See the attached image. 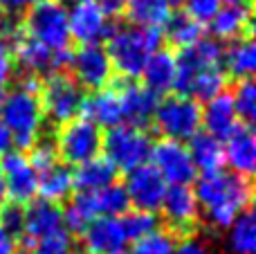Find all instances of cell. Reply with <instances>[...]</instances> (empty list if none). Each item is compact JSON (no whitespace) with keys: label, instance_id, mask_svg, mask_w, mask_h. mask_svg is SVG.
<instances>
[{"label":"cell","instance_id":"cell-30","mask_svg":"<svg viewBox=\"0 0 256 254\" xmlns=\"http://www.w3.org/2000/svg\"><path fill=\"white\" fill-rule=\"evenodd\" d=\"M61 210H63V228H66V232L70 234V236H81V232H84L94 218H99L92 192L72 196V200L68 202L66 207H61Z\"/></svg>","mask_w":256,"mask_h":254},{"label":"cell","instance_id":"cell-16","mask_svg":"<svg viewBox=\"0 0 256 254\" xmlns=\"http://www.w3.org/2000/svg\"><path fill=\"white\" fill-rule=\"evenodd\" d=\"M115 88L120 92L122 120H124V124L146 128L153 122L155 108L160 104V94H155L144 84H137L132 79H122L120 84H115Z\"/></svg>","mask_w":256,"mask_h":254},{"label":"cell","instance_id":"cell-37","mask_svg":"<svg viewBox=\"0 0 256 254\" xmlns=\"http://www.w3.org/2000/svg\"><path fill=\"white\" fill-rule=\"evenodd\" d=\"M27 160H30L32 169H34L36 174H43V171H48L50 166H54L56 162H61L58 160V153H56V144H54V133L40 135V138L32 144Z\"/></svg>","mask_w":256,"mask_h":254},{"label":"cell","instance_id":"cell-23","mask_svg":"<svg viewBox=\"0 0 256 254\" xmlns=\"http://www.w3.org/2000/svg\"><path fill=\"white\" fill-rule=\"evenodd\" d=\"M142 81L155 94L171 92L173 79H176V52L168 48H160L146 58L140 72Z\"/></svg>","mask_w":256,"mask_h":254},{"label":"cell","instance_id":"cell-26","mask_svg":"<svg viewBox=\"0 0 256 254\" xmlns=\"http://www.w3.org/2000/svg\"><path fill=\"white\" fill-rule=\"evenodd\" d=\"M189 148L191 162H194L196 171L200 176L204 174H216V171L225 169V151H222V142L216 138H212L209 133L200 130L198 135L189 140L186 144Z\"/></svg>","mask_w":256,"mask_h":254},{"label":"cell","instance_id":"cell-40","mask_svg":"<svg viewBox=\"0 0 256 254\" xmlns=\"http://www.w3.org/2000/svg\"><path fill=\"white\" fill-rule=\"evenodd\" d=\"M182 7H184L186 16L194 18L196 22H200V25L204 27L212 22V18L218 14V9L222 7V2L220 0H184Z\"/></svg>","mask_w":256,"mask_h":254},{"label":"cell","instance_id":"cell-44","mask_svg":"<svg viewBox=\"0 0 256 254\" xmlns=\"http://www.w3.org/2000/svg\"><path fill=\"white\" fill-rule=\"evenodd\" d=\"M124 2H126V0H99L104 14H106L108 18L122 16V14H124Z\"/></svg>","mask_w":256,"mask_h":254},{"label":"cell","instance_id":"cell-32","mask_svg":"<svg viewBox=\"0 0 256 254\" xmlns=\"http://www.w3.org/2000/svg\"><path fill=\"white\" fill-rule=\"evenodd\" d=\"M227 74L222 68H212V70L200 72L194 79V86H191L189 97L196 99L198 104H207L209 99L218 97L220 92H225L227 88Z\"/></svg>","mask_w":256,"mask_h":254},{"label":"cell","instance_id":"cell-2","mask_svg":"<svg viewBox=\"0 0 256 254\" xmlns=\"http://www.w3.org/2000/svg\"><path fill=\"white\" fill-rule=\"evenodd\" d=\"M40 84L36 76H20L2 92L0 104V122L12 133L14 146L18 151H30L32 144L45 133V115L40 106Z\"/></svg>","mask_w":256,"mask_h":254},{"label":"cell","instance_id":"cell-24","mask_svg":"<svg viewBox=\"0 0 256 254\" xmlns=\"http://www.w3.org/2000/svg\"><path fill=\"white\" fill-rule=\"evenodd\" d=\"M222 70H225L227 79H252L256 70V45L252 34L232 40L222 50Z\"/></svg>","mask_w":256,"mask_h":254},{"label":"cell","instance_id":"cell-21","mask_svg":"<svg viewBox=\"0 0 256 254\" xmlns=\"http://www.w3.org/2000/svg\"><path fill=\"white\" fill-rule=\"evenodd\" d=\"M216 40H236L252 34V4H222L209 22Z\"/></svg>","mask_w":256,"mask_h":254},{"label":"cell","instance_id":"cell-34","mask_svg":"<svg viewBox=\"0 0 256 254\" xmlns=\"http://www.w3.org/2000/svg\"><path fill=\"white\" fill-rule=\"evenodd\" d=\"M232 94V104H234L236 117L240 124L252 126L256 120V86L252 79H240L236 81L234 92Z\"/></svg>","mask_w":256,"mask_h":254},{"label":"cell","instance_id":"cell-41","mask_svg":"<svg viewBox=\"0 0 256 254\" xmlns=\"http://www.w3.org/2000/svg\"><path fill=\"white\" fill-rule=\"evenodd\" d=\"M14 76H16V66H14V56H12V45L0 40V92L4 88H9Z\"/></svg>","mask_w":256,"mask_h":254},{"label":"cell","instance_id":"cell-43","mask_svg":"<svg viewBox=\"0 0 256 254\" xmlns=\"http://www.w3.org/2000/svg\"><path fill=\"white\" fill-rule=\"evenodd\" d=\"M38 0H0V12H7V14H25L32 4H36Z\"/></svg>","mask_w":256,"mask_h":254},{"label":"cell","instance_id":"cell-11","mask_svg":"<svg viewBox=\"0 0 256 254\" xmlns=\"http://www.w3.org/2000/svg\"><path fill=\"white\" fill-rule=\"evenodd\" d=\"M160 212H162V218L166 223V230L176 234L178 238L194 236L200 225V210L196 202L194 189L184 187V184L166 187Z\"/></svg>","mask_w":256,"mask_h":254},{"label":"cell","instance_id":"cell-13","mask_svg":"<svg viewBox=\"0 0 256 254\" xmlns=\"http://www.w3.org/2000/svg\"><path fill=\"white\" fill-rule=\"evenodd\" d=\"M148 162L158 169V174L162 176L168 187L171 184L191 187L196 182V178H198V171H196L194 162H191L189 148L182 142H173V140L153 142Z\"/></svg>","mask_w":256,"mask_h":254},{"label":"cell","instance_id":"cell-15","mask_svg":"<svg viewBox=\"0 0 256 254\" xmlns=\"http://www.w3.org/2000/svg\"><path fill=\"white\" fill-rule=\"evenodd\" d=\"M0 176L4 180L7 189V200L27 205L36 198V184H38V174L32 169L25 151L12 148L0 158Z\"/></svg>","mask_w":256,"mask_h":254},{"label":"cell","instance_id":"cell-10","mask_svg":"<svg viewBox=\"0 0 256 254\" xmlns=\"http://www.w3.org/2000/svg\"><path fill=\"white\" fill-rule=\"evenodd\" d=\"M70 54L68 52H50L45 45L36 43L34 38L20 34L12 43V56L14 66L20 68L22 76H36L43 81L45 76L54 74V72H68V63H70Z\"/></svg>","mask_w":256,"mask_h":254},{"label":"cell","instance_id":"cell-5","mask_svg":"<svg viewBox=\"0 0 256 254\" xmlns=\"http://www.w3.org/2000/svg\"><path fill=\"white\" fill-rule=\"evenodd\" d=\"M150 124L162 140L186 144L202 130V104L182 94L160 99Z\"/></svg>","mask_w":256,"mask_h":254},{"label":"cell","instance_id":"cell-27","mask_svg":"<svg viewBox=\"0 0 256 254\" xmlns=\"http://www.w3.org/2000/svg\"><path fill=\"white\" fill-rule=\"evenodd\" d=\"M171 9L173 7L166 0H126L122 16L128 20V25L162 30L171 18Z\"/></svg>","mask_w":256,"mask_h":254},{"label":"cell","instance_id":"cell-17","mask_svg":"<svg viewBox=\"0 0 256 254\" xmlns=\"http://www.w3.org/2000/svg\"><path fill=\"white\" fill-rule=\"evenodd\" d=\"M61 232H66L61 205L43 200V198H34V200L27 202L25 220H22V236H20L27 246Z\"/></svg>","mask_w":256,"mask_h":254},{"label":"cell","instance_id":"cell-29","mask_svg":"<svg viewBox=\"0 0 256 254\" xmlns=\"http://www.w3.org/2000/svg\"><path fill=\"white\" fill-rule=\"evenodd\" d=\"M222 254H256V220L252 210H245L225 230V252Z\"/></svg>","mask_w":256,"mask_h":254},{"label":"cell","instance_id":"cell-50","mask_svg":"<svg viewBox=\"0 0 256 254\" xmlns=\"http://www.w3.org/2000/svg\"><path fill=\"white\" fill-rule=\"evenodd\" d=\"M0 104H2V92H0Z\"/></svg>","mask_w":256,"mask_h":254},{"label":"cell","instance_id":"cell-45","mask_svg":"<svg viewBox=\"0 0 256 254\" xmlns=\"http://www.w3.org/2000/svg\"><path fill=\"white\" fill-rule=\"evenodd\" d=\"M16 250H18V241L0 228V254H16Z\"/></svg>","mask_w":256,"mask_h":254},{"label":"cell","instance_id":"cell-20","mask_svg":"<svg viewBox=\"0 0 256 254\" xmlns=\"http://www.w3.org/2000/svg\"><path fill=\"white\" fill-rule=\"evenodd\" d=\"M81 117L90 120L99 128H112V126L124 124V120H122L120 92L115 88V81L108 88H102L97 92H92L90 97H86Z\"/></svg>","mask_w":256,"mask_h":254},{"label":"cell","instance_id":"cell-39","mask_svg":"<svg viewBox=\"0 0 256 254\" xmlns=\"http://www.w3.org/2000/svg\"><path fill=\"white\" fill-rule=\"evenodd\" d=\"M30 254H74V241L68 232L54 234L50 238L32 243V252Z\"/></svg>","mask_w":256,"mask_h":254},{"label":"cell","instance_id":"cell-6","mask_svg":"<svg viewBox=\"0 0 256 254\" xmlns=\"http://www.w3.org/2000/svg\"><path fill=\"white\" fill-rule=\"evenodd\" d=\"M86 90L70 76V72H54L40 84V106L45 122L58 126L81 117Z\"/></svg>","mask_w":256,"mask_h":254},{"label":"cell","instance_id":"cell-47","mask_svg":"<svg viewBox=\"0 0 256 254\" xmlns=\"http://www.w3.org/2000/svg\"><path fill=\"white\" fill-rule=\"evenodd\" d=\"M7 202V189H4V180H2V176H0V207Z\"/></svg>","mask_w":256,"mask_h":254},{"label":"cell","instance_id":"cell-3","mask_svg":"<svg viewBox=\"0 0 256 254\" xmlns=\"http://www.w3.org/2000/svg\"><path fill=\"white\" fill-rule=\"evenodd\" d=\"M162 30L137 25H115L104 48L108 52L115 74H122V79H135V76H140L146 58L155 50L162 48Z\"/></svg>","mask_w":256,"mask_h":254},{"label":"cell","instance_id":"cell-48","mask_svg":"<svg viewBox=\"0 0 256 254\" xmlns=\"http://www.w3.org/2000/svg\"><path fill=\"white\" fill-rule=\"evenodd\" d=\"M225 4H250V0H220Z\"/></svg>","mask_w":256,"mask_h":254},{"label":"cell","instance_id":"cell-8","mask_svg":"<svg viewBox=\"0 0 256 254\" xmlns=\"http://www.w3.org/2000/svg\"><path fill=\"white\" fill-rule=\"evenodd\" d=\"M102 128L86 117L68 122L54 130L58 160L68 166H79L102 156Z\"/></svg>","mask_w":256,"mask_h":254},{"label":"cell","instance_id":"cell-35","mask_svg":"<svg viewBox=\"0 0 256 254\" xmlns=\"http://www.w3.org/2000/svg\"><path fill=\"white\" fill-rule=\"evenodd\" d=\"M122 228L128 238V243H135L140 238H144L146 234L155 232L160 228V218L158 214H150V212H140V210H128L126 214L120 216Z\"/></svg>","mask_w":256,"mask_h":254},{"label":"cell","instance_id":"cell-52","mask_svg":"<svg viewBox=\"0 0 256 254\" xmlns=\"http://www.w3.org/2000/svg\"><path fill=\"white\" fill-rule=\"evenodd\" d=\"M16 254H25V252H18V250H16Z\"/></svg>","mask_w":256,"mask_h":254},{"label":"cell","instance_id":"cell-19","mask_svg":"<svg viewBox=\"0 0 256 254\" xmlns=\"http://www.w3.org/2000/svg\"><path fill=\"white\" fill-rule=\"evenodd\" d=\"M222 151H225V164L232 169V174L252 178L256 169V138L252 126H236L234 133L222 142Z\"/></svg>","mask_w":256,"mask_h":254},{"label":"cell","instance_id":"cell-12","mask_svg":"<svg viewBox=\"0 0 256 254\" xmlns=\"http://www.w3.org/2000/svg\"><path fill=\"white\" fill-rule=\"evenodd\" d=\"M68 25H70V38L79 45L102 43L115 30L112 18L104 14L102 4L94 0H76L68 7Z\"/></svg>","mask_w":256,"mask_h":254},{"label":"cell","instance_id":"cell-25","mask_svg":"<svg viewBox=\"0 0 256 254\" xmlns=\"http://www.w3.org/2000/svg\"><path fill=\"white\" fill-rule=\"evenodd\" d=\"M117 176H120V171L104 156H99L94 160L74 166V171H72V187H74L76 194L99 192V189L117 182Z\"/></svg>","mask_w":256,"mask_h":254},{"label":"cell","instance_id":"cell-38","mask_svg":"<svg viewBox=\"0 0 256 254\" xmlns=\"http://www.w3.org/2000/svg\"><path fill=\"white\" fill-rule=\"evenodd\" d=\"M22 220H25V207L22 205L7 200L0 207V228L16 241L22 236Z\"/></svg>","mask_w":256,"mask_h":254},{"label":"cell","instance_id":"cell-7","mask_svg":"<svg viewBox=\"0 0 256 254\" xmlns=\"http://www.w3.org/2000/svg\"><path fill=\"white\" fill-rule=\"evenodd\" d=\"M153 148V138L146 128H137L130 124L112 126L102 138V153L117 171L128 174L140 164H146Z\"/></svg>","mask_w":256,"mask_h":254},{"label":"cell","instance_id":"cell-28","mask_svg":"<svg viewBox=\"0 0 256 254\" xmlns=\"http://www.w3.org/2000/svg\"><path fill=\"white\" fill-rule=\"evenodd\" d=\"M72 194H74V187H72V169L68 164L56 162L48 171L38 174V184H36V196L38 198L61 205Z\"/></svg>","mask_w":256,"mask_h":254},{"label":"cell","instance_id":"cell-22","mask_svg":"<svg viewBox=\"0 0 256 254\" xmlns=\"http://www.w3.org/2000/svg\"><path fill=\"white\" fill-rule=\"evenodd\" d=\"M238 117H236L234 104H232L230 92H220L218 97L209 99L202 106V128L204 133H209L212 138L225 142L234 128L238 126Z\"/></svg>","mask_w":256,"mask_h":254},{"label":"cell","instance_id":"cell-42","mask_svg":"<svg viewBox=\"0 0 256 254\" xmlns=\"http://www.w3.org/2000/svg\"><path fill=\"white\" fill-rule=\"evenodd\" d=\"M173 254H222V252H218L212 243L202 241V238L189 236V238H180V241H178Z\"/></svg>","mask_w":256,"mask_h":254},{"label":"cell","instance_id":"cell-14","mask_svg":"<svg viewBox=\"0 0 256 254\" xmlns=\"http://www.w3.org/2000/svg\"><path fill=\"white\" fill-rule=\"evenodd\" d=\"M166 187L168 184L164 182V178L158 174V169L150 162L130 169L124 180V189H126L128 202H130V210L150 212V214L160 212Z\"/></svg>","mask_w":256,"mask_h":254},{"label":"cell","instance_id":"cell-18","mask_svg":"<svg viewBox=\"0 0 256 254\" xmlns=\"http://www.w3.org/2000/svg\"><path fill=\"white\" fill-rule=\"evenodd\" d=\"M79 238L86 254H124L128 248L120 216H99L81 232Z\"/></svg>","mask_w":256,"mask_h":254},{"label":"cell","instance_id":"cell-36","mask_svg":"<svg viewBox=\"0 0 256 254\" xmlns=\"http://www.w3.org/2000/svg\"><path fill=\"white\" fill-rule=\"evenodd\" d=\"M178 241H180V238H178L173 232H168L166 228L164 230L158 228L155 232L146 234L144 238L135 241L130 254H173Z\"/></svg>","mask_w":256,"mask_h":254},{"label":"cell","instance_id":"cell-33","mask_svg":"<svg viewBox=\"0 0 256 254\" xmlns=\"http://www.w3.org/2000/svg\"><path fill=\"white\" fill-rule=\"evenodd\" d=\"M92 198H94V207H97L99 216H122L130 210L126 189L120 182H112L108 187L99 189V192H92Z\"/></svg>","mask_w":256,"mask_h":254},{"label":"cell","instance_id":"cell-46","mask_svg":"<svg viewBox=\"0 0 256 254\" xmlns=\"http://www.w3.org/2000/svg\"><path fill=\"white\" fill-rule=\"evenodd\" d=\"M14 148V140H12V133H9L7 128H4V124L0 122V158L4 156V153H9Z\"/></svg>","mask_w":256,"mask_h":254},{"label":"cell","instance_id":"cell-9","mask_svg":"<svg viewBox=\"0 0 256 254\" xmlns=\"http://www.w3.org/2000/svg\"><path fill=\"white\" fill-rule=\"evenodd\" d=\"M68 72L81 88L90 90V92L108 88L115 81V70H112V63L102 43L79 45V50L70 54Z\"/></svg>","mask_w":256,"mask_h":254},{"label":"cell","instance_id":"cell-1","mask_svg":"<svg viewBox=\"0 0 256 254\" xmlns=\"http://www.w3.org/2000/svg\"><path fill=\"white\" fill-rule=\"evenodd\" d=\"M194 196L200 210V220L209 225L214 232H225L238 214L252 205V180L232 171L198 176L194 182Z\"/></svg>","mask_w":256,"mask_h":254},{"label":"cell","instance_id":"cell-4","mask_svg":"<svg viewBox=\"0 0 256 254\" xmlns=\"http://www.w3.org/2000/svg\"><path fill=\"white\" fill-rule=\"evenodd\" d=\"M22 34L45 45L50 52L70 50V25H68L66 0H38L25 12Z\"/></svg>","mask_w":256,"mask_h":254},{"label":"cell","instance_id":"cell-31","mask_svg":"<svg viewBox=\"0 0 256 254\" xmlns=\"http://www.w3.org/2000/svg\"><path fill=\"white\" fill-rule=\"evenodd\" d=\"M204 36V27L200 22H196L194 18H189L184 12L176 14L166 20V25L162 27V38L168 40V45L176 50H186L194 43H198Z\"/></svg>","mask_w":256,"mask_h":254},{"label":"cell","instance_id":"cell-51","mask_svg":"<svg viewBox=\"0 0 256 254\" xmlns=\"http://www.w3.org/2000/svg\"><path fill=\"white\" fill-rule=\"evenodd\" d=\"M72 2H76V0H72ZM94 2H99V0H94Z\"/></svg>","mask_w":256,"mask_h":254},{"label":"cell","instance_id":"cell-49","mask_svg":"<svg viewBox=\"0 0 256 254\" xmlns=\"http://www.w3.org/2000/svg\"><path fill=\"white\" fill-rule=\"evenodd\" d=\"M166 2H168V4H171V7H180V4H182V2H184V0H166Z\"/></svg>","mask_w":256,"mask_h":254}]
</instances>
